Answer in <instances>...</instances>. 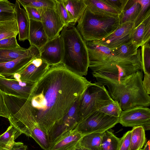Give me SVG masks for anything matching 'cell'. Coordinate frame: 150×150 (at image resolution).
Segmentation results:
<instances>
[{"label":"cell","instance_id":"6da1fadb","mask_svg":"<svg viewBox=\"0 0 150 150\" xmlns=\"http://www.w3.org/2000/svg\"><path fill=\"white\" fill-rule=\"evenodd\" d=\"M62 63L50 66L36 82L28 100L41 129L48 135L92 84Z\"/></svg>","mask_w":150,"mask_h":150},{"label":"cell","instance_id":"7a4b0ae2","mask_svg":"<svg viewBox=\"0 0 150 150\" xmlns=\"http://www.w3.org/2000/svg\"><path fill=\"white\" fill-rule=\"evenodd\" d=\"M99 85L105 86L113 100L118 101L122 110L134 107H147L150 105V96L144 90L142 81L143 71L134 73L120 81L95 76Z\"/></svg>","mask_w":150,"mask_h":150},{"label":"cell","instance_id":"3957f363","mask_svg":"<svg viewBox=\"0 0 150 150\" xmlns=\"http://www.w3.org/2000/svg\"><path fill=\"white\" fill-rule=\"evenodd\" d=\"M4 97L10 115V124L22 134L32 138L43 149L50 150L48 137L39 127L29 100L5 93Z\"/></svg>","mask_w":150,"mask_h":150},{"label":"cell","instance_id":"277c9868","mask_svg":"<svg viewBox=\"0 0 150 150\" xmlns=\"http://www.w3.org/2000/svg\"><path fill=\"white\" fill-rule=\"evenodd\" d=\"M63 43L61 63L75 74L83 76L87 74L89 59L86 42L74 25L64 27L60 34Z\"/></svg>","mask_w":150,"mask_h":150},{"label":"cell","instance_id":"5b68a950","mask_svg":"<svg viewBox=\"0 0 150 150\" xmlns=\"http://www.w3.org/2000/svg\"><path fill=\"white\" fill-rule=\"evenodd\" d=\"M93 77L100 76L120 81L131 74L143 71L141 49L137 54L125 57L111 55L100 60L89 62Z\"/></svg>","mask_w":150,"mask_h":150},{"label":"cell","instance_id":"8992f818","mask_svg":"<svg viewBox=\"0 0 150 150\" xmlns=\"http://www.w3.org/2000/svg\"><path fill=\"white\" fill-rule=\"evenodd\" d=\"M76 28L86 42L100 40L115 31L120 25L119 17L93 14L86 7Z\"/></svg>","mask_w":150,"mask_h":150},{"label":"cell","instance_id":"52a82bcc","mask_svg":"<svg viewBox=\"0 0 150 150\" xmlns=\"http://www.w3.org/2000/svg\"><path fill=\"white\" fill-rule=\"evenodd\" d=\"M113 100L105 86L96 82L92 83L86 90L80 100L78 108L79 123Z\"/></svg>","mask_w":150,"mask_h":150},{"label":"cell","instance_id":"ba28073f","mask_svg":"<svg viewBox=\"0 0 150 150\" xmlns=\"http://www.w3.org/2000/svg\"><path fill=\"white\" fill-rule=\"evenodd\" d=\"M119 123V117L111 116L97 110L79 122L78 131L83 135L93 133H103Z\"/></svg>","mask_w":150,"mask_h":150},{"label":"cell","instance_id":"9c48e42d","mask_svg":"<svg viewBox=\"0 0 150 150\" xmlns=\"http://www.w3.org/2000/svg\"><path fill=\"white\" fill-rule=\"evenodd\" d=\"M119 117V123L123 126L150 129V110L148 107L138 106L122 110Z\"/></svg>","mask_w":150,"mask_h":150},{"label":"cell","instance_id":"30bf717a","mask_svg":"<svg viewBox=\"0 0 150 150\" xmlns=\"http://www.w3.org/2000/svg\"><path fill=\"white\" fill-rule=\"evenodd\" d=\"M50 66L40 57L32 60L22 70L13 76L18 81L36 83L46 73ZM11 79V78H10Z\"/></svg>","mask_w":150,"mask_h":150},{"label":"cell","instance_id":"8fae6325","mask_svg":"<svg viewBox=\"0 0 150 150\" xmlns=\"http://www.w3.org/2000/svg\"><path fill=\"white\" fill-rule=\"evenodd\" d=\"M134 29V23L128 22L120 24L117 28L108 36L99 41H92L111 50L131 40Z\"/></svg>","mask_w":150,"mask_h":150},{"label":"cell","instance_id":"7c38bea8","mask_svg":"<svg viewBox=\"0 0 150 150\" xmlns=\"http://www.w3.org/2000/svg\"><path fill=\"white\" fill-rule=\"evenodd\" d=\"M81 96L75 101L62 120L54 127L49 134L48 139L50 146L60 135L77 127L79 123L78 106Z\"/></svg>","mask_w":150,"mask_h":150},{"label":"cell","instance_id":"4fadbf2b","mask_svg":"<svg viewBox=\"0 0 150 150\" xmlns=\"http://www.w3.org/2000/svg\"><path fill=\"white\" fill-rule=\"evenodd\" d=\"M35 83L24 82L0 76V89L5 94L28 100Z\"/></svg>","mask_w":150,"mask_h":150},{"label":"cell","instance_id":"5bb4252c","mask_svg":"<svg viewBox=\"0 0 150 150\" xmlns=\"http://www.w3.org/2000/svg\"><path fill=\"white\" fill-rule=\"evenodd\" d=\"M40 57L50 66L62 63L64 52L63 41L60 35L49 40L39 50Z\"/></svg>","mask_w":150,"mask_h":150},{"label":"cell","instance_id":"9a60e30c","mask_svg":"<svg viewBox=\"0 0 150 150\" xmlns=\"http://www.w3.org/2000/svg\"><path fill=\"white\" fill-rule=\"evenodd\" d=\"M38 10L41 15V22L49 40L59 36L64 25L55 8Z\"/></svg>","mask_w":150,"mask_h":150},{"label":"cell","instance_id":"2e32d148","mask_svg":"<svg viewBox=\"0 0 150 150\" xmlns=\"http://www.w3.org/2000/svg\"><path fill=\"white\" fill-rule=\"evenodd\" d=\"M40 57V51L38 48L29 54L12 61L0 63V76L11 78L19 72L34 59Z\"/></svg>","mask_w":150,"mask_h":150},{"label":"cell","instance_id":"e0dca14e","mask_svg":"<svg viewBox=\"0 0 150 150\" xmlns=\"http://www.w3.org/2000/svg\"><path fill=\"white\" fill-rule=\"evenodd\" d=\"M76 127L57 137L51 145L50 150H76L84 135L78 131Z\"/></svg>","mask_w":150,"mask_h":150},{"label":"cell","instance_id":"ac0fdd59","mask_svg":"<svg viewBox=\"0 0 150 150\" xmlns=\"http://www.w3.org/2000/svg\"><path fill=\"white\" fill-rule=\"evenodd\" d=\"M41 21L30 19L28 40L39 50L49 40Z\"/></svg>","mask_w":150,"mask_h":150},{"label":"cell","instance_id":"d6986e66","mask_svg":"<svg viewBox=\"0 0 150 150\" xmlns=\"http://www.w3.org/2000/svg\"><path fill=\"white\" fill-rule=\"evenodd\" d=\"M150 39V12H148L142 22L135 28L131 40L138 48L149 42Z\"/></svg>","mask_w":150,"mask_h":150},{"label":"cell","instance_id":"ffe728a7","mask_svg":"<svg viewBox=\"0 0 150 150\" xmlns=\"http://www.w3.org/2000/svg\"><path fill=\"white\" fill-rule=\"evenodd\" d=\"M15 14L18 31V40L21 41L28 40L30 19L24 8H21L18 0L15 3Z\"/></svg>","mask_w":150,"mask_h":150},{"label":"cell","instance_id":"44dd1931","mask_svg":"<svg viewBox=\"0 0 150 150\" xmlns=\"http://www.w3.org/2000/svg\"><path fill=\"white\" fill-rule=\"evenodd\" d=\"M88 10L94 14L101 16L117 17L120 14L102 0H84Z\"/></svg>","mask_w":150,"mask_h":150},{"label":"cell","instance_id":"7402d4cb","mask_svg":"<svg viewBox=\"0 0 150 150\" xmlns=\"http://www.w3.org/2000/svg\"><path fill=\"white\" fill-rule=\"evenodd\" d=\"M62 1L74 25L86 7L84 0H62Z\"/></svg>","mask_w":150,"mask_h":150},{"label":"cell","instance_id":"603a6c76","mask_svg":"<svg viewBox=\"0 0 150 150\" xmlns=\"http://www.w3.org/2000/svg\"><path fill=\"white\" fill-rule=\"evenodd\" d=\"M36 48L31 45L28 49L20 47L16 48L0 49V63L12 61L28 54Z\"/></svg>","mask_w":150,"mask_h":150},{"label":"cell","instance_id":"cb8c5ba5","mask_svg":"<svg viewBox=\"0 0 150 150\" xmlns=\"http://www.w3.org/2000/svg\"><path fill=\"white\" fill-rule=\"evenodd\" d=\"M141 8L137 0H128L119 18L120 24L128 22L134 23Z\"/></svg>","mask_w":150,"mask_h":150},{"label":"cell","instance_id":"d4e9b609","mask_svg":"<svg viewBox=\"0 0 150 150\" xmlns=\"http://www.w3.org/2000/svg\"><path fill=\"white\" fill-rule=\"evenodd\" d=\"M89 62L101 60L112 55L111 50L104 46L96 44L92 41L86 42Z\"/></svg>","mask_w":150,"mask_h":150},{"label":"cell","instance_id":"484cf974","mask_svg":"<svg viewBox=\"0 0 150 150\" xmlns=\"http://www.w3.org/2000/svg\"><path fill=\"white\" fill-rule=\"evenodd\" d=\"M22 134L19 130L10 124L6 131L0 135V149L10 150L16 142L15 140Z\"/></svg>","mask_w":150,"mask_h":150},{"label":"cell","instance_id":"4316f807","mask_svg":"<svg viewBox=\"0 0 150 150\" xmlns=\"http://www.w3.org/2000/svg\"><path fill=\"white\" fill-rule=\"evenodd\" d=\"M131 131V143L129 150H139L145 144L146 139L145 130L142 126L133 127Z\"/></svg>","mask_w":150,"mask_h":150},{"label":"cell","instance_id":"83f0119b","mask_svg":"<svg viewBox=\"0 0 150 150\" xmlns=\"http://www.w3.org/2000/svg\"><path fill=\"white\" fill-rule=\"evenodd\" d=\"M103 133H93L84 135L80 145L89 150H99Z\"/></svg>","mask_w":150,"mask_h":150},{"label":"cell","instance_id":"f1b7e54d","mask_svg":"<svg viewBox=\"0 0 150 150\" xmlns=\"http://www.w3.org/2000/svg\"><path fill=\"white\" fill-rule=\"evenodd\" d=\"M120 140L111 132L106 130L103 133L99 150H118Z\"/></svg>","mask_w":150,"mask_h":150},{"label":"cell","instance_id":"f546056e","mask_svg":"<svg viewBox=\"0 0 150 150\" xmlns=\"http://www.w3.org/2000/svg\"><path fill=\"white\" fill-rule=\"evenodd\" d=\"M18 31L16 20L0 22V40L16 37Z\"/></svg>","mask_w":150,"mask_h":150},{"label":"cell","instance_id":"4dcf8cb0","mask_svg":"<svg viewBox=\"0 0 150 150\" xmlns=\"http://www.w3.org/2000/svg\"><path fill=\"white\" fill-rule=\"evenodd\" d=\"M138 48L131 40L125 44L111 50V51L112 55L120 57H125L137 54Z\"/></svg>","mask_w":150,"mask_h":150},{"label":"cell","instance_id":"1f68e13d","mask_svg":"<svg viewBox=\"0 0 150 150\" xmlns=\"http://www.w3.org/2000/svg\"><path fill=\"white\" fill-rule=\"evenodd\" d=\"M23 7L28 6L38 9L45 8H55V0H18Z\"/></svg>","mask_w":150,"mask_h":150},{"label":"cell","instance_id":"d6a6232c","mask_svg":"<svg viewBox=\"0 0 150 150\" xmlns=\"http://www.w3.org/2000/svg\"><path fill=\"white\" fill-rule=\"evenodd\" d=\"M98 110L111 116L119 117L122 111L117 101L113 100L100 108Z\"/></svg>","mask_w":150,"mask_h":150},{"label":"cell","instance_id":"836d02e7","mask_svg":"<svg viewBox=\"0 0 150 150\" xmlns=\"http://www.w3.org/2000/svg\"><path fill=\"white\" fill-rule=\"evenodd\" d=\"M55 0V9L64 23V27L70 25L74 26L72 19L63 4L62 0Z\"/></svg>","mask_w":150,"mask_h":150},{"label":"cell","instance_id":"e575fe53","mask_svg":"<svg viewBox=\"0 0 150 150\" xmlns=\"http://www.w3.org/2000/svg\"><path fill=\"white\" fill-rule=\"evenodd\" d=\"M141 47L143 71L144 74H150V46L149 42Z\"/></svg>","mask_w":150,"mask_h":150},{"label":"cell","instance_id":"d590c367","mask_svg":"<svg viewBox=\"0 0 150 150\" xmlns=\"http://www.w3.org/2000/svg\"><path fill=\"white\" fill-rule=\"evenodd\" d=\"M141 5V8L134 23V28L140 24L149 10H150V0H137Z\"/></svg>","mask_w":150,"mask_h":150},{"label":"cell","instance_id":"8d00e7d4","mask_svg":"<svg viewBox=\"0 0 150 150\" xmlns=\"http://www.w3.org/2000/svg\"><path fill=\"white\" fill-rule=\"evenodd\" d=\"M103 1L117 11L122 12L128 0H102Z\"/></svg>","mask_w":150,"mask_h":150},{"label":"cell","instance_id":"74e56055","mask_svg":"<svg viewBox=\"0 0 150 150\" xmlns=\"http://www.w3.org/2000/svg\"><path fill=\"white\" fill-rule=\"evenodd\" d=\"M20 47L16 37L0 40V49L16 48Z\"/></svg>","mask_w":150,"mask_h":150},{"label":"cell","instance_id":"f35d334b","mask_svg":"<svg viewBox=\"0 0 150 150\" xmlns=\"http://www.w3.org/2000/svg\"><path fill=\"white\" fill-rule=\"evenodd\" d=\"M131 131L129 130L125 133L119 142L118 150H129L131 139Z\"/></svg>","mask_w":150,"mask_h":150},{"label":"cell","instance_id":"ab89813d","mask_svg":"<svg viewBox=\"0 0 150 150\" xmlns=\"http://www.w3.org/2000/svg\"><path fill=\"white\" fill-rule=\"evenodd\" d=\"M0 116L8 119L10 115L5 100L4 93L0 89Z\"/></svg>","mask_w":150,"mask_h":150},{"label":"cell","instance_id":"60d3db41","mask_svg":"<svg viewBox=\"0 0 150 150\" xmlns=\"http://www.w3.org/2000/svg\"><path fill=\"white\" fill-rule=\"evenodd\" d=\"M15 13V4L7 0H0V13Z\"/></svg>","mask_w":150,"mask_h":150},{"label":"cell","instance_id":"b9f144b4","mask_svg":"<svg viewBox=\"0 0 150 150\" xmlns=\"http://www.w3.org/2000/svg\"><path fill=\"white\" fill-rule=\"evenodd\" d=\"M23 7L26 11L29 19L41 21V15L38 9L28 6Z\"/></svg>","mask_w":150,"mask_h":150},{"label":"cell","instance_id":"7bdbcfd3","mask_svg":"<svg viewBox=\"0 0 150 150\" xmlns=\"http://www.w3.org/2000/svg\"><path fill=\"white\" fill-rule=\"evenodd\" d=\"M142 84L144 90L149 95L150 94V74H144Z\"/></svg>","mask_w":150,"mask_h":150},{"label":"cell","instance_id":"ee69618b","mask_svg":"<svg viewBox=\"0 0 150 150\" xmlns=\"http://www.w3.org/2000/svg\"><path fill=\"white\" fill-rule=\"evenodd\" d=\"M16 20L15 14L6 12L0 13V22Z\"/></svg>","mask_w":150,"mask_h":150},{"label":"cell","instance_id":"f6af8a7d","mask_svg":"<svg viewBox=\"0 0 150 150\" xmlns=\"http://www.w3.org/2000/svg\"><path fill=\"white\" fill-rule=\"evenodd\" d=\"M10 150H27V146L21 142H16Z\"/></svg>","mask_w":150,"mask_h":150},{"label":"cell","instance_id":"bcb514c9","mask_svg":"<svg viewBox=\"0 0 150 150\" xmlns=\"http://www.w3.org/2000/svg\"><path fill=\"white\" fill-rule=\"evenodd\" d=\"M150 141H148L144 146L143 150H150Z\"/></svg>","mask_w":150,"mask_h":150},{"label":"cell","instance_id":"7dc6e473","mask_svg":"<svg viewBox=\"0 0 150 150\" xmlns=\"http://www.w3.org/2000/svg\"><path fill=\"white\" fill-rule=\"evenodd\" d=\"M76 150H89L83 147L80 145L78 147Z\"/></svg>","mask_w":150,"mask_h":150},{"label":"cell","instance_id":"c3c4849f","mask_svg":"<svg viewBox=\"0 0 150 150\" xmlns=\"http://www.w3.org/2000/svg\"><path fill=\"white\" fill-rule=\"evenodd\" d=\"M139 150H143V149H140Z\"/></svg>","mask_w":150,"mask_h":150},{"label":"cell","instance_id":"681fc988","mask_svg":"<svg viewBox=\"0 0 150 150\" xmlns=\"http://www.w3.org/2000/svg\"><path fill=\"white\" fill-rule=\"evenodd\" d=\"M0 150H1L0 149Z\"/></svg>","mask_w":150,"mask_h":150}]
</instances>
